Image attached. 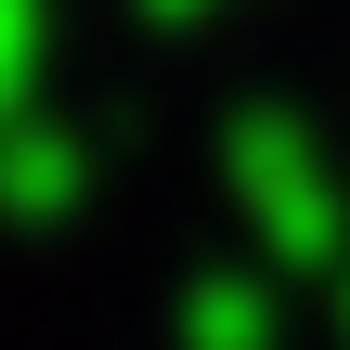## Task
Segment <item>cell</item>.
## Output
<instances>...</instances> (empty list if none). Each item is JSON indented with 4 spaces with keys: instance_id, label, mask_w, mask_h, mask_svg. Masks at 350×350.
I'll return each mask as SVG.
<instances>
[{
    "instance_id": "6da1fadb",
    "label": "cell",
    "mask_w": 350,
    "mask_h": 350,
    "mask_svg": "<svg viewBox=\"0 0 350 350\" xmlns=\"http://www.w3.org/2000/svg\"><path fill=\"white\" fill-rule=\"evenodd\" d=\"M221 182H234V208H247V234H260V260H273V273H338V260H350L338 156H325L299 117L247 104V117H234V143H221Z\"/></svg>"
},
{
    "instance_id": "7a4b0ae2",
    "label": "cell",
    "mask_w": 350,
    "mask_h": 350,
    "mask_svg": "<svg viewBox=\"0 0 350 350\" xmlns=\"http://www.w3.org/2000/svg\"><path fill=\"white\" fill-rule=\"evenodd\" d=\"M78 195H91V143H78L65 117H39V91H26V104H0V221L52 234Z\"/></svg>"
},
{
    "instance_id": "3957f363",
    "label": "cell",
    "mask_w": 350,
    "mask_h": 350,
    "mask_svg": "<svg viewBox=\"0 0 350 350\" xmlns=\"http://www.w3.org/2000/svg\"><path fill=\"white\" fill-rule=\"evenodd\" d=\"M273 312H286L273 273H195V286L169 299V325H182L195 350H273Z\"/></svg>"
},
{
    "instance_id": "277c9868",
    "label": "cell",
    "mask_w": 350,
    "mask_h": 350,
    "mask_svg": "<svg viewBox=\"0 0 350 350\" xmlns=\"http://www.w3.org/2000/svg\"><path fill=\"white\" fill-rule=\"evenodd\" d=\"M39 52H52V0H0V104L39 91Z\"/></svg>"
},
{
    "instance_id": "5b68a950",
    "label": "cell",
    "mask_w": 350,
    "mask_h": 350,
    "mask_svg": "<svg viewBox=\"0 0 350 350\" xmlns=\"http://www.w3.org/2000/svg\"><path fill=\"white\" fill-rule=\"evenodd\" d=\"M130 13H143V26H208L221 0H130Z\"/></svg>"
},
{
    "instance_id": "8992f818",
    "label": "cell",
    "mask_w": 350,
    "mask_h": 350,
    "mask_svg": "<svg viewBox=\"0 0 350 350\" xmlns=\"http://www.w3.org/2000/svg\"><path fill=\"white\" fill-rule=\"evenodd\" d=\"M338 325H350V260H338Z\"/></svg>"
}]
</instances>
